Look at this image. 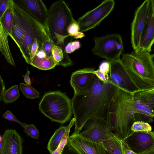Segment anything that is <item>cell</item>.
<instances>
[{"label":"cell","mask_w":154,"mask_h":154,"mask_svg":"<svg viewBox=\"0 0 154 154\" xmlns=\"http://www.w3.org/2000/svg\"><path fill=\"white\" fill-rule=\"evenodd\" d=\"M110 69V63L106 60L103 61L101 63L99 66L98 69L109 77Z\"/></svg>","instance_id":"836d02e7"},{"label":"cell","mask_w":154,"mask_h":154,"mask_svg":"<svg viewBox=\"0 0 154 154\" xmlns=\"http://www.w3.org/2000/svg\"><path fill=\"white\" fill-rule=\"evenodd\" d=\"M20 88L23 94L27 98L33 99L39 97V93L27 84L20 83Z\"/></svg>","instance_id":"4316f807"},{"label":"cell","mask_w":154,"mask_h":154,"mask_svg":"<svg viewBox=\"0 0 154 154\" xmlns=\"http://www.w3.org/2000/svg\"><path fill=\"white\" fill-rule=\"evenodd\" d=\"M154 42V0H149L147 23L140 51H152Z\"/></svg>","instance_id":"ac0fdd59"},{"label":"cell","mask_w":154,"mask_h":154,"mask_svg":"<svg viewBox=\"0 0 154 154\" xmlns=\"http://www.w3.org/2000/svg\"><path fill=\"white\" fill-rule=\"evenodd\" d=\"M39 49V46L37 38L34 40L32 45L30 52V63Z\"/></svg>","instance_id":"d590c367"},{"label":"cell","mask_w":154,"mask_h":154,"mask_svg":"<svg viewBox=\"0 0 154 154\" xmlns=\"http://www.w3.org/2000/svg\"><path fill=\"white\" fill-rule=\"evenodd\" d=\"M8 36L0 21V51L7 62L11 65L15 66L14 61L9 46Z\"/></svg>","instance_id":"44dd1931"},{"label":"cell","mask_w":154,"mask_h":154,"mask_svg":"<svg viewBox=\"0 0 154 154\" xmlns=\"http://www.w3.org/2000/svg\"><path fill=\"white\" fill-rule=\"evenodd\" d=\"M54 45L52 41L46 42L43 44L42 49L44 51L48 57H53L52 49Z\"/></svg>","instance_id":"d6a6232c"},{"label":"cell","mask_w":154,"mask_h":154,"mask_svg":"<svg viewBox=\"0 0 154 154\" xmlns=\"http://www.w3.org/2000/svg\"><path fill=\"white\" fill-rule=\"evenodd\" d=\"M2 137L3 146L1 154H22L23 139L15 130H6Z\"/></svg>","instance_id":"2e32d148"},{"label":"cell","mask_w":154,"mask_h":154,"mask_svg":"<svg viewBox=\"0 0 154 154\" xmlns=\"http://www.w3.org/2000/svg\"><path fill=\"white\" fill-rule=\"evenodd\" d=\"M2 117L8 120L16 122L19 124L23 128H24L26 124V123H22L18 120L16 117L13 115L10 110H7L3 114Z\"/></svg>","instance_id":"1f68e13d"},{"label":"cell","mask_w":154,"mask_h":154,"mask_svg":"<svg viewBox=\"0 0 154 154\" xmlns=\"http://www.w3.org/2000/svg\"><path fill=\"white\" fill-rule=\"evenodd\" d=\"M74 19L71 9L63 0L53 2L48 10L47 24L49 36L54 44L64 48L69 35L67 29Z\"/></svg>","instance_id":"277c9868"},{"label":"cell","mask_w":154,"mask_h":154,"mask_svg":"<svg viewBox=\"0 0 154 154\" xmlns=\"http://www.w3.org/2000/svg\"><path fill=\"white\" fill-rule=\"evenodd\" d=\"M61 152L59 151L58 149H56L51 154H61Z\"/></svg>","instance_id":"ee69618b"},{"label":"cell","mask_w":154,"mask_h":154,"mask_svg":"<svg viewBox=\"0 0 154 154\" xmlns=\"http://www.w3.org/2000/svg\"><path fill=\"white\" fill-rule=\"evenodd\" d=\"M75 121L74 118L67 125L61 126L56 129L50 139L47 145V149L51 154L57 149L66 131L69 127L72 126L74 124Z\"/></svg>","instance_id":"d6986e66"},{"label":"cell","mask_w":154,"mask_h":154,"mask_svg":"<svg viewBox=\"0 0 154 154\" xmlns=\"http://www.w3.org/2000/svg\"><path fill=\"white\" fill-rule=\"evenodd\" d=\"M20 1L24 9L43 25L49 33L47 24L48 10L42 1L41 0H21Z\"/></svg>","instance_id":"e0dca14e"},{"label":"cell","mask_w":154,"mask_h":154,"mask_svg":"<svg viewBox=\"0 0 154 154\" xmlns=\"http://www.w3.org/2000/svg\"><path fill=\"white\" fill-rule=\"evenodd\" d=\"M131 129L132 132L152 131V127L149 123L142 121H137L132 125Z\"/></svg>","instance_id":"83f0119b"},{"label":"cell","mask_w":154,"mask_h":154,"mask_svg":"<svg viewBox=\"0 0 154 154\" xmlns=\"http://www.w3.org/2000/svg\"><path fill=\"white\" fill-rule=\"evenodd\" d=\"M122 140L137 154H143L154 148L153 131L132 132Z\"/></svg>","instance_id":"7c38bea8"},{"label":"cell","mask_w":154,"mask_h":154,"mask_svg":"<svg viewBox=\"0 0 154 154\" xmlns=\"http://www.w3.org/2000/svg\"><path fill=\"white\" fill-rule=\"evenodd\" d=\"M102 143L110 154H124L122 140L113 133L109 138Z\"/></svg>","instance_id":"ffe728a7"},{"label":"cell","mask_w":154,"mask_h":154,"mask_svg":"<svg viewBox=\"0 0 154 154\" xmlns=\"http://www.w3.org/2000/svg\"><path fill=\"white\" fill-rule=\"evenodd\" d=\"M18 85H15L6 90L2 100L5 103H12L17 100L20 96Z\"/></svg>","instance_id":"d4e9b609"},{"label":"cell","mask_w":154,"mask_h":154,"mask_svg":"<svg viewBox=\"0 0 154 154\" xmlns=\"http://www.w3.org/2000/svg\"><path fill=\"white\" fill-rule=\"evenodd\" d=\"M68 142L79 154H106L102 143L96 142L72 134Z\"/></svg>","instance_id":"5bb4252c"},{"label":"cell","mask_w":154,"mask_h":154,"mask_svg":"<svg viewBox=\"0 0 154 154\" xmlns=\"http://www.w3.org/2000/svg\"><path fill=\"white\" fill-rule=\"evenodd\" d=\"M84 131L78 134L91 141L102 143L113 133L111 126L105 120L94 116L90 118L83 127Z\"/></svg>","instance_id":"30bf717a"},{"label":"cell","mask_w":154,"mask_h":154,"mask_svg":"<svg viewBox=\"0 0 154 154\" xmlns=\"http://www.w3.org/2000/svg\"><path fill=\"white\" fill-rule=\"evenodd\" d=\"M105 152H106V154H110L108 151H107L106 150Z\"/></svg>","instance_id":"bcb514c9"},{"label":"cell","mask_w":154,"mask_h":154,"mask_svg":"<svg viewBox=\"0 0 154 154\" xmlns=\"http://www.w3.org/2000/svg\"><path fill=\"white\" fill-rule=\"evenodd\" d=\"M23 7L24 11V28L23 40L20 50L26 62L30 64L31 47L35 39H37L39 49H42L43 44L46 42L52 40L45 26Z\"/></svg>","instance_id":"8992f818"},{"label":"cell","mask_w":154,"mask_h":154,"mask_svg":"<svg viewBox=\"0 0 154 154\" xmlns=\"http://www.w3.org/2000/svg\"><path fill=\"white\" fill-rule=\"evenodd\" d=\"M3 146V140H2L0 142V154H1V152L2 151V148Z\"/></svg>","instance_id":"f6af8a7d"},{"label":"cell","mask_w":154,"mask_h":154,"mask_svg":"<svg viewBox=\"0 0 154 154\" xmlns=\"http://www.w3.org/2000/svg\"><path fill=\"white\" fill-rule=\"evenodd\" d=\"M149 0H146L136 10L131 25V42L134 51H140L147 23Z\"/></svg>","instance_id":"ba28073f"},{"label":"cell","mask_w":154,"mask_h":154,"mask_svg":"<svg viewBox=\"0 0 154 154\" xmlns=\"http://www.w3.org/2000/svg\"><path fill=\"white\" fill-rule=\"evenodd\" d=\"M143 154H154V148H152Z\"/></svg>","instance_id":"7bdbcfd3"},{"label":"cell","mask_w":154,"mask_h":154,"mask_svg":"<svg viewBox=\"0 0 154 154\" xmlns=\"http://www.w3.org/2000/svg\"><path fill=\"white\" fill-rule=\"evenodd\" d=\"M2 140V137L0 135V142H1Z\"/></svg>","instance_id":"7dc6e473"},{"label":"cell","mask_w":154,"mask_h":154,"mask_svg":"<svg viewBox=\"0 0 154 154\" xmlns=\"http://www.w3.org/2000/svg\"><path fill=\"white\" fill-rule=\"evenodd\" d=\"M119 88L110 81L104 83L94 75L87 93L74 94L71 100L75 128L73 135L80 133L86 122L95 116L107 122L109 108Z\"/></svg>","instance_id":"7a4b0ae2"},{"label":"cell","mask_w":154,"mask_h":154,"mask_svg":"<svg viewBox=\"0 0 154 154\" xmlns=\"http://www.w3.org/2000/svg\"><path fill=\"white\" fill-rule=\"evenodd\" d=\"M13 17L12 27L13 40L19 49L22 43L24 28V9L14 1L13 2Z\"/></svg>","instance_id":"9a60e30c"},{"label":"cell","mask_w":154,"mask_h":154,"mask_svg":"<svg viewBox=\"0 0 154 154\" xmlns=\"http://www.w3.org/2000/svg\"><path fill=\"white\" fill-rule=\"evenodd\" d=\"M94 40L95 45L91 49L94 54L105 59L109 63L120 58L124 45L120 35L110 34L95 37Z\"/></svg>","instance_id":"52a82bcc"},{"label":"cell","mask_w":154,"mask_h":154,"mask_svg":"<svg viewBox=\"0 0 154 154\" xmlns=\"http://www.w3.org/2000/svg\"><path fill=\"white\" fill-rule=\"evenodd\" d=\"M115 5L113 0H104L97 6L81 16L78 20L80 32H86L99 25L111 13Z\"/></svg>","instance_id":"9c48e42d"},{"label":"cell","mask_w":154,"mask_h":154,"mask_svg":"<svg viewBox=\"0 0 154 154\" xmlns=\"http://www.w3.org/2000/svg\"><path fill=\"white\" fill-rule=\"evenodd\" d=\"M72 127L71 126L69 127L67 130L57 149L61 152L68 142L69 133Z\"/></svg>","instance_id":"4dcf8cb0"},{"label":"cell","mask_w":154,"mask_h":154,"mask_svg":"<svg viewBox=\"0 0 154 154\" xmlns=\"http://www.w3.org/2000/svg\"><path fill=\"white\" fill-rule=\"evenodd\" d=\"M121 61L139 89L154 87V54L146 51L122 54Z\"/></svg>","instance_id":"3957f363"},{"label":"cell","mask_w":154,"mask_h":154,"mask_svg":"<svg viewBox=\"0 0 154 154\" xmlns=\"http://www.w3.org/2000/svg\"><path fill=\"white\" fill-rule=\"evenodd\" d=\"M122 141L124 154H137L130 149L125 141Z\"/></svg>","instance_id":"ab89813d"},{"label":"cell","mask_w":154,"mask_h":154,"mask_svg":"<svg viewBox=\"0 0 154 154\" xmlns=\"http://www.w3.org/2000/svg\"><path fill=\"white\" fill-rule=\"evenodd\" d=\"M67 32L69 36L73 37L75 39L81 38L85 36L83 32H80L79 23L75 19L68 26Z\"/></svg>","instance_id":"484cf974"},{"label":"cell","mask_w":154,"mask_h":154,"mask_svg":"<svg viewBox=\"0 0 154 154\" xmlns=\"http://www.w3.org/2000/svg\"><path fill=\"white\" fill-rule=\"evenodd\" d=\"M39 108L51 121L62 125L70 120L72 114L71 100L60 91L45 93L40 102Z\"/></svg>","instance_id":"5b68a950"},{"label":"cell","mask_w":154,"mask_h":154,"mask_svg":"<svg viewBox=\"0 0 154 154\" xmlns=\"http://www.w3.org/2000/svg\"><path fill=\"white\" fill-rule=\"evenodd\" d=\"M81 44L79 41L70 42L65 46L64 50L66 53H71L80 48Z\"/></svg>","instance_id":"f546056e"},{"label":"cell","mask_w":154,"mask_h":154,"mask_svg":"<svg viewBox=\"0 0 154 154\" xmlns=\"http://www.w3.org/2000/svg\"><path fill=\"white\" fill-rule=\"evenodd\" d=\"M10 0H0V20L6 11Z\"/></svg>","instance_id":"74e56055"},{"label":"cell","mask_w":154,"mask_h":154,"mask_svg":"<svg viewBox=\"0 0 154 154\" xmlns=\"http://www.w3.org/2000/svg\"><path fill=\"white\" fill-rule=\"evenodd\" d=\"M110 63L109 81L121 88L130 92L139 89L129 76L120 58Z\"/></svg>","instance_id":"8fae6325"},{"label":"cell","mask_w":154,"mask_h":154,"mask_svg":"<svg viewBox=\"0 0 154 154\" xmlns=\"http://www.w3.org/2000/svg\"><path fill=\"white\" fill-rule=\"evenodd\" d=\"M94 68H86L80 69L72 74L70 83L74 91L75 94H82L88 91L94 76Z\"/></svg>","instance_id":"4fadbf2b"},{"label":"cell","mask_w":154,"mask_h":154,"mask_svg":"<svg viewBox=\"0 0 154 154\" xmlns=\"http://www.w3.org/2000/svg\"><path fill=\"white\" fill-rule=\"evenodd\" d=\"M52 53L57 65L66 67L74 65L68 55L65 51L64 48L54 45L52 48Z\"/></svg>","instance_id":"7402d4cb"},{"label":"cell","mask_w":154,"mask_h":154,"mask_svg":"<svg viewBox=\"0 0 154 154\" xmlns=\"http://www.w3.org/2000/svg\"><path fill=\"white\" fill-rule=\"evenodd\" d=\"M30 74V72L27 69V71L26 74L24 75H23L24 77V79L25 82L26 84L31 85V82L30 79L29 75Z\"/></svg>","instance_id":"b9f144b4"},{"label":"cell","mask_w":154,"mask_h":154,"mask_svg":"<svg viewBox=\"0 0 154 154\" xmlns=\"http://www.w3.org/2000/svg\"><path fill=\"white\" fill-rule=\"evenodd\" d=\"M30 64L39 69L47 70L54 68L57 64L53 57L40 58L35 56Z\"/></svg>","instance_id":"cb8c5ba5"},{"label":"cell","mask_w":154,"mask_h":154,"mask_svg":"<svg viewBox=\"0 0 154 154\" xmlns=\"http://www.w3.org/2000/svg\"><path fill=\"white\" fill-rule=\"evenodd\" d=\"M61 154H79L68 142L63 148Z\"/></svg>","instance_id":"8d00e7d4"},{"label":"cell","mask_w":154,"mask_h":154,"mask_svg":"<svg viewBox=\"0 0 154 154\" xmlns=\"http://www.w3.org/2000/svg\"><path fill=\"white\" fill-rule=\"evenodd\" d=\"M13 0H10L8 7L0 20L6 33L12 39V27L13 17Z\"/></svg>","instance_id":"603a6c76"},{"label":"cell","mask_w":154,"mask_h":154,"mask_svg":"<svg viewBox=\"0 0 154 154\" xmlns=\"http://www.w3.org/2000/svg\"><path fill=\"white\" fill-rule=\"evenodd\" d=\"M93 73L100 81L104 83L109 81V77L99 69L95 70Z\"/></svg>","instance_id":"e575fe53"},{"label":"cell","mask_w":154,"mask_h":154,"mask_svg":"<svg viewBox=\"0 0 154 154\" xmlns=\"http://www.w3.org/2000/svg\"><path fill=\"white\" fill-rule=\"evenodd\" d=\"M5 85V83L0 75V102L2 100L4 94L6 90Z\"/></svg>","instance_id":"f35d334b"},{"label":"cell","mask_w":154,"mask_h":154,"mask_svg":"<svg viewBox=\"0 0 154 154\" xmlns=\"http://www.w3.org/2000/svg\"><path fill=\"white\" fill-rule=\"evenodd\" d=\"M38 58H43L46 57L47 56L44 51L42 49H39L35 55Z\"/></svg>","instance_id":"60d3db41"},{"label":"cell","mask_w":154,"mask_h":154,"mask_svg":"<svg viewBox=\"0 0 154 154\" xmlns=\"http://www.w3.org/2000/svg\"><path fill=\"white\" fill-rule=\"evenodd\" d=\"M154 87L130 92L119 88L112 99L107 122L113 133L122 140L132 132L131 128L137 121H153Z\"/></svg>","instance_id":"6da1fadb"},{"label":"cell","mask_w":154,"mask_h":154,"mask_svg":"<svg viewBox=\"0 0 154 154\" xmlns=\"http://www.w3.org/2000/svg\"><path fill=\"white\" fill-rule=\"evenodd\" d=\"M24 128L25 132L28 135L34 139L38 138L39 132L33 124L27 125L26 124Z\"/></svg>","instance_id":"f1b7e54d"}]
</instances>
